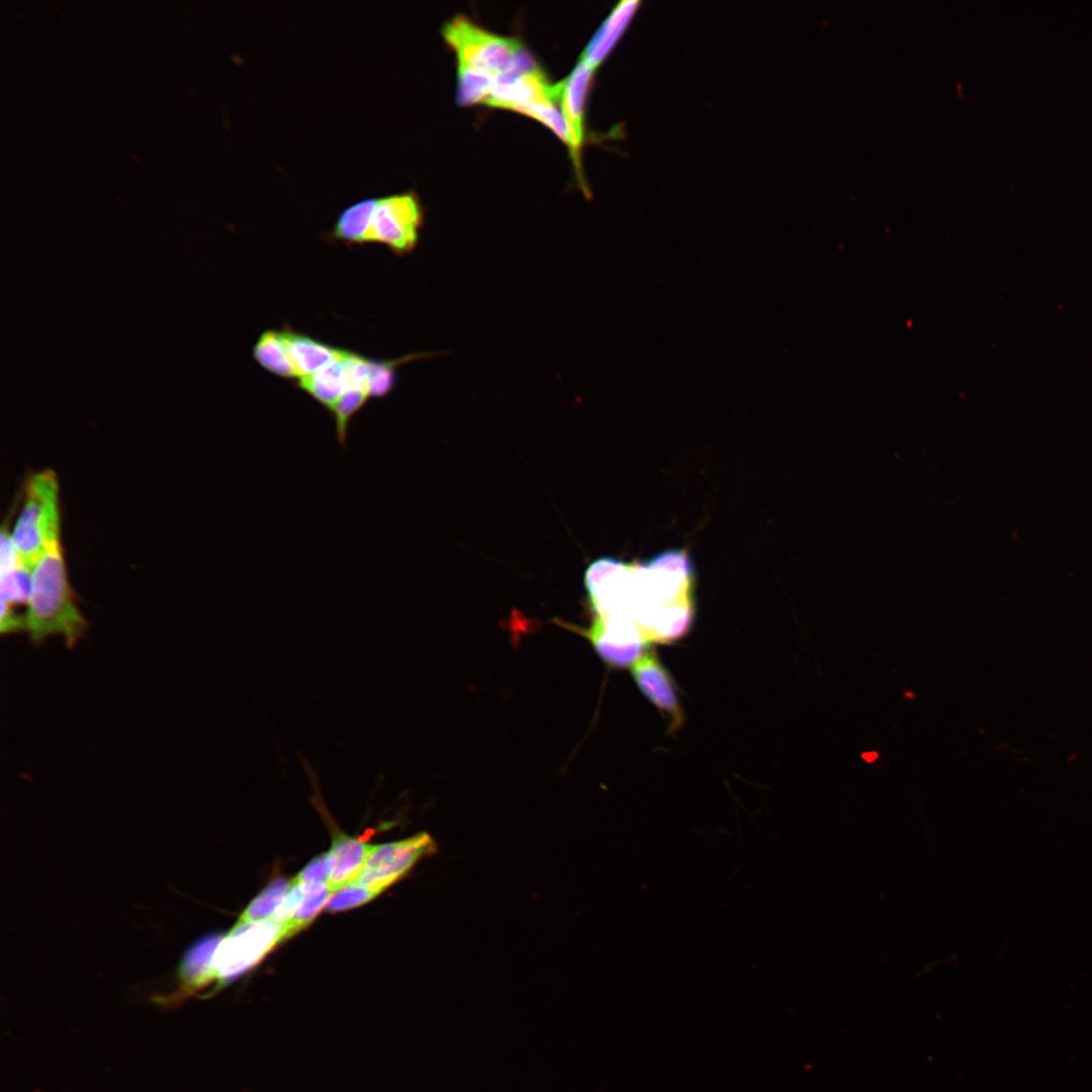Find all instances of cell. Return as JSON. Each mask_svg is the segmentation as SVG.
<instances>
[{
  "instance_id": "cell-1",
  "label": "cell",
  "mask_w": 1092,
  "mask_h": 1092,
  "mask_svg": "<svg viewBox=\"0 0 1092 1092\" xmlns=\"http://www.w3.org/2000/svg\"><path fill=\"white\" fill-rule=\"evenodd\" d=\"M595 616L633 623L645 641L684 635L694 617L695 571L686 550H669L649 561L601 557L584 571Z\"/></svg>"
},
{
  "instance_id": "cell-2",
  "label": "cell",
  "mask_w": 1092,
  "mask_h": 1092,
  "mask_svg": "<svg viewBox=\"0 0 1092 1092\" xmlns=\"http://www.w3.org/2000/svg\"><path fill=\"white\" fill-rule=\"evenodd\" d=\"M87 628L88 623L74 601L61 543L56 544L34 564L26 632L34 645L57 635L71 648L84 637Z\"/></svg>"
},
{
  "instance_id": "cell-3",
  "label": "cell",
  "mask_w": 1092,
  "mask_h": 1092,
  "mask_svg": "<svg viewBox=\"0 0 1092 1092\" xmlns=\"http://www.w3.org/2000/svg\"><path fill=\"white\" fill-rule=\"evenodd\" d=\"M442 33L454 51L458 66L486 73L494 79L539 67L517 39L488 31L466 16L453 17Z\"/></svg>"
},
{
  "instance_id": "cell-4",
  "label": "cell",
  "mask_w": 1092,
  "mask_h": 1092,
  "mask_svg": "<svg viewBox=\"0 0 1092 1092\" xmlns=\"http://www.w3.org/2000/svg\"><path fill=\"white\" fill-rule=\"evenodd\" d=\"M60 521L56 473L46 469L32 474L26 482L24 505L11 533L22 561L34 566L50 547L61 543Z\"/></svg>"
},
{
  "instance_id": "cell-5",
  "label": "cell",
  "mask_w": 1092,
  "mask_h": 1092,
  "mask_svg": "<svg viewBox=\"0 0 1092 1092\" xmlns=\"http://www.w3.org/2000/svg\"><path fill=\"white\" fill-rule=\"evenodd\" d=\"M284 939V925L271 919L238 922L217 947L211 972L222 980L235 978L257 965Z\"/></svg>"
},
{
  "instance_id": "cell-6",
  "label": "cell",
  "mask_w": 1092,
  "mask_h": 1092,
  "mask_svg": "<svg viewBox=\"0 0 1092 1092\" xmlns=\"http://www.w3.org/2000/svg\"><path fill=\"white\" fill-rule=\"evenodd\" d=\"M424 210L413 191L377 197L367 243H380L397 255L411 253L419 242Z\"/></svg>"
},
{
  "instance_id": "cell-7",
  "label": "cell",
  "mask_w": 1092,
  "mask_h": 1092,
  "mask_svg": "<svg viewBox=\"0 0 1092 1092\" xmlns=\"http://www.w3.org/2000/svg\"><path fill=\"white\" fill-rule=\"evenodd\" d=\"M437 845L427 832L399 841L377 844L358 876L349 884L384 891L408 873L423 857L436 852Z\"/></svg>"
},
{
  "instance_id": "cell-8",
  "label": "cell",
  "mask_w": 1092,
  "mask_h": 1092,
  "mask_svg": "<svg viewBox=\"0 0 1092 1092\" xmlns=\"http://www.w3.org/2000/svg\"><path fill=\"white\" fill-rule=\"evenodd\" d=\"M32 565L22 561L4 527L0 541V631L13 634L26 631V614L31 589Z\"/></svg>"
},
{
  "instance_id": "cell-9",
  "label": "cell",
  "mask_w": 1092,
  "mask_h": 1092,
  "mask_svg": "<svg viewBox=\"0 0 1092 1092\" xmlns=\"http://www.w3.org/2000/svg\"><path fill=\"white\" fill-rule=\"evenodd\" d=\"M584 634L598 654L612 666L631 665L646 650L647 642L640 630L620 618L595 616Z\"/></svg>"
},
{
  "instance_id": "cell-10",
  "label": "cell",
  "mask_w": 1092,
  "mask_h": 1092,
  "mask_svg": "<svg viewBox=\"0 0 1092 1092\" xmlns=\"http://www.w3.org/2000/svg\"><path fill=\"white\" fill-rule=\"evenodd\" d=\"M558 83L551 84L538 67L527 72L495 78L484 103L488 106L520 112L523 108L535 103H558Z\"/></svg>"
},
{
  "instance_id": "cell-11",
  "label": "cell",
  "mask_w": 1092,
  "mask_h": 1092,
  "mask_svg": "<svg viewBox=\"0 0 1092 1092\" xmlns=\"http://www.w3.org/2000/svg\"><path fill=\"white\" fill-rule=\"evenodd\" d=\"M631 674L640 691L670 719L671 730L678 729L684 722V713L671 675L656 652L646 649L632 664Z\"/></svg>"
},
{
  "instance_id": "cell-12",
  "label": "cell",
  "mask_w": 1092,
  "mask_h": 1092,
  "mask_svg": "<svg viewBox=\"0 0 1092 1092\" xmlns=\"http://www.w3.org/2000/svg\"><path fill=\"white\" fill-rule=\"evenodd\" d=\"M594 72L579 61L572 72L558 83V104L568 128L569 151L576 166L583 142L584 105Z\"/></svg>"
},
{
  "instance_id": "cell-13",
  "label": "cell",
  "mask_w": 1092,
  "mask_h": 1092,
  "mask_svg": "<svg viewBox=\"0 0 1092 1092\" xmlns=\"http://www.w3.org/2000/svg\"><path fill=\"white\" fill-rule=\"evenodd\" d=\"M638 5V1L627 0L614 7L585 47L580 61L595 71L623 34Z\"/></svg>"
},
{
  "instance_id": "cell-14",
  "label": "cell",
  "mask_w": 1092,
  "mask_h": 1092,
  "mask_svg": "<svg viewBox=\"0 0 1092 1092\" xmlns=\"http://www.w3.org/2000/svg\"><path fill=\"white\" fill-rule=\"evenodd\" d=\"M343 354L316 372L298 378L297 385L329 413L348 389Z\"/></svg>"
},
{
  "instance_id": "cell-15",
  "label": "cell",
  "mask_w": 1092,
  "mask_h": 1092,
  "mask_svg": "<svg viewBox=\"0 0 1092 1092\" xmlns=\"http://www.w3.org/2000/svg\"><path fill=\"white\" fill-rule=\"evenodd\" d=\"M374 846L344 834L334 837L331 851L335 864L328 884L332 892L349 885L358 876Z\"/></svg>"
},
{
  "instance_id": "cell-16",
  "label": "cell",
  "mask_w": 1092,
  "mask_h": 1092,
  "mask_svg": "<svg viewBox=\"0 0 1092 1092\" xmlns=\"http://www.w3.org/2000/svg\"><path fill=\"white\" fill-rule=\"evenodd\" d=\"M281 332L298 378L316 372L344 352L293 331Z\"/></svg>"
},
{
  "instance_id": "cell-17",
  "label": "cell",
  "mask_w": 1092,
  "mask_h": 1092,
  "mask_svg": "<svg viewBox=\"0 0 1092 1092\" xmlns=\"http://www.w3.org/2000/svg\"><path fill=\"white\" fill-rule=\"evenodd\" d=\"M376 203L377 197H368L345 208L331 231L332 239L346 244H367Z\"/></svg>"
},
{
  "instance_id": "cell-18",
  "label": "cell",
  "mask_w": 1092,
  "mask_h": 1092,
  "mask_svg": "<svg viewBox=\"0 0 1092 1092\" xmlns=\"http://www.w3.org/2000/svg\"><path fill=\"white\" fill-rule=\"evenodd\" d=\"M253 355L261 366L276 375L286 378L298 377L282 332H264L254 346Z\"/></svg>"
},
{
  "instance_id": "cell-19",
  "label": "cell",
  "mask_w": 1092,
  "mask_h": 1092,
  "mask_svg": "<svg viewBox=\"0 0 1092 1092\" xmlns=\"http://www.w3.org/2000/svg\"><path fill=\"white\" fill-rule=\"evenodd\" d=\"M298 885V884H297ZM303 897L293 917L284 925L285 939L306 927L326 906L332 891L328 884H301Z\"/></svg>"
},
{
  "instance_id": "cell-20",
  "label": "cell",
  "mask_w": 1092,
  "mask_h": 1092,
  "mask_svg": "<svg viewBox=\"0 0 1092 1092\" xmlns=\"http://www.w3.org/2000/svg\"><path fill=\"white\" fill-rule=\"evenodd\" d=\"M292 886V881L276 878L255 897L238 922H258L272 917Z\"/></svg>"
},
{
  "instance_id": "cell-21",
  "label": "cell",
  "mask_w": 1092,
  "mask_h": 1092,
  "mask_svg": "<svg viewBox=\"0 0 1092 1092\" xmlns=\"http://www.w3.org/2000/svg\"><path fill=\"white\" fill-rule=\"evenodd\" d=\"M457 101L461 105L484 103L490 93L494 78L466 67L457 69Z\"/></svg>"
},
{
  "instance_id": "cell-22",
  "label": "cell",
  "mask_w": 1092,
  "mask_h": 1092,
  "mask_svg": "<svg viewBox=\"0 0 1092 1092\" xmlns=\"http://www.w3.org/2000/svg\"><path fill=\"white\" fill-rule=\"evenodd\" d=\"M430 355H435V353H417L394 360L379 362L371 361L369 375L370 396L384 397L392 390L395 384L396 367L398 365L417 359L428 358Z\"/></svg>"
},
{
  "instance_id": "cell-23",
  "label": "cell",
  "mask_w": 1092,
  "mask_h": 1092,
  "mask_svg": "<svg viewBox=\"0 0 1092 1092\" xmlns=\"http://www.w3.org/2000/svg\"><path fill=\"white\" fill-rule=\"evenodd\" d=\"M520 113L528 115L551 129L569 149L570 139L567 125L556 102H541L529 105Z\"/></svg>"
},
{
  "instance_id": "cell-24",
  "label": "cell",
  "mask_w": 1092,
  "mask_h": 1092,
  "mask_svg": "<svg viewBox=\"0 0 1092 1092\" xmlns=\"http://www.w3.org/2000/svg\"><path fill=\"white\" fill-rule=\"evenodd\" d=\"M382 891L356 885H347L330 896L325 908L328 912H339L366 904Z\"/></svg>"
},
{
  "instance_id": "cell-25",
  "label": "cell",
  "mask_w": 1092,
  "mask_h": 1092,
  "mask_svg": "<svg viewBox=\"0 0 1092 1092\" xmlns=\"http://www.w3.org/2000/svg\"><path fill=\"white\" fill-rule=\"evenodd\" d=\"M335 859L332 851L314 857L291 881L292 884L324 883L329 884L334 872Z\"/></svg>"
},
{
  "instance_id": "cell-26",
  "label": "cell",
  "mask_w": 1092,
  "mask_h": 1092,
  "mask_svg": "<svg viewBox=\"0 0 1092 1092\" xmlns=\"http://www.w3.org/2000/svg\"><path fill=\"white\" fill-rule=\"evenodd\" d=\"M302 897V887L297 884H292L283 901L270 919L281 924L288 922L298 909Z\"/></svg>"
}]
</instances>
